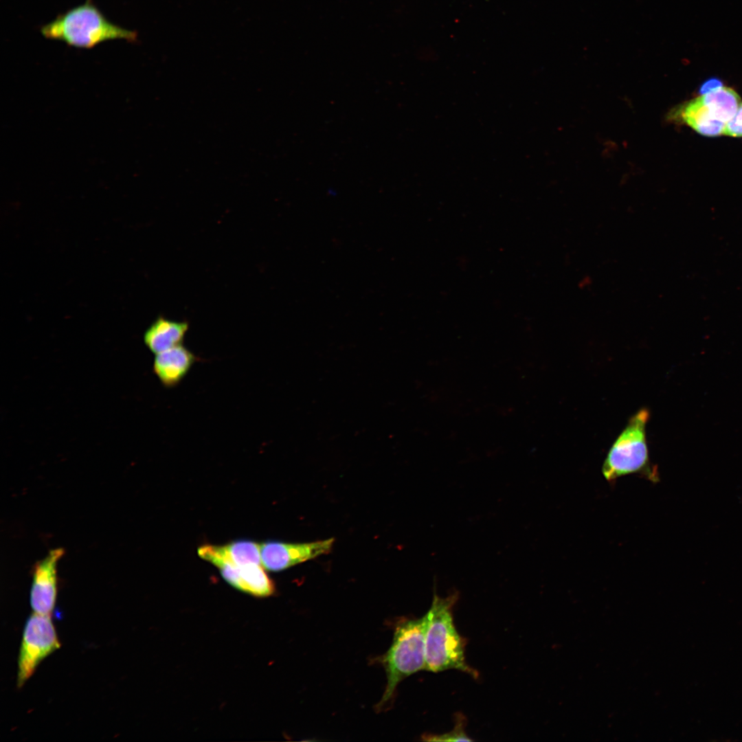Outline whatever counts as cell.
Returning <instances> with one entry per match:
<instances>
[{
    "mask_svg": "<svg viewBox=\"0 0 742 742\" xmlns=\"http://www.w3.org/2000/svg\"><path fill=\"white\" fill-rule=\"evenodd\" d=\"M333 543V538L303 543L265 542L260 545L261 563L266 570L269 571L283 570L328 553Z\"/></svg>",
    "mask_w": 742,
    "mask_h": 742,
    "instance_id": "obj_7",
    "label": "cell"
},
{
    "mask_svg": "<svg viewBox=\"0 0 742 742\" xmlns=\"http://www.w3.org/2000/svg\"><path fill=\"white\" fill-rule=\"evenodd\" d=\"M465 719L458 715L456 719L454 728L449 732L441 734L424 735L423 739L429 741H471L472 739L464 732Z\"/></svg>",
    "mask_w": 742,
    "mask_h": 742,
    "instance_id": "obj_13",
    "label": "cell"
},
{
    "mask_svg": "<svg viewBox=\"0 0 742 742\" xmlns=\"http://www.w3.org/2000/svg\"><path fill=\"white\" fill-rule=\"evenodd\" d=\"M723 135L733 137H742V102L734 115L726 124Z\"/></svg>",
    "mask_w": 742,
    "mask_h": 742,
    "instance_id": "obj_14",
    "label": "cell"
},
{
    "mask_svg": "<svg viewBox=\"0 0 742 742\" xmlns=\"http://www.w3.org/2000/svg\"><path fill=\"white\" fill-rule=\"evenodd\" d=\"M649 411L642 408L634 414L616 440L611 445L601 472L610 484L625 475L637 474L657 483L660 475L657 466L650 460L647 441V424Z\"/></svg>",
    "mask_w": 742,
    "mask_h": 742,
    "instance_id": "obj_3",
    "label": "cell"
},
{
    "mask_svg": "<svg viewBox=\"0 0 742 742\" xmlns=\"http://www.w3.org/2000/svg\"><path fill=\"white\" fill-rule=\"evenodd\" d=\"M63 554V548L53 549L33 566L30 601L34 613L52 615L57 595L56 565Z\"/></svg>",
    "mask_w": 742,
    "mask_h": 742,
    "instance_id": "obj_8",
    "label": "cell"
},
{
    "mask_svg": "<svg viewBox=\"0 0 742 742\" xmlns=\"http://www.w3.org/2000/svg\"><path fill=\"white\" fill-rule=\"evenodd\" d=\"M427 622L426 614L419 618L401 620L395 627L392 644L381 659L386 673L387 685L377 705L379 709L392 699L402 680L425 670Z\"/></svg>",
    "mask_w": 742,
    "mask_h": 742,
    "instance_id": "obj_4",
    "label": "cell"
},
{
    "mask_svg": "<svg viewBox=\"0 0 742 742\" xmlns=\"http://www.w3.org/2000/svg\"><path fill=\"white\" fill-rule=\"evenodd\" d=\"M198 360L182 344L155 355L153 372L164 387H174L181 382Z\"/></svg>",
    "mask_w": 742,
    "mask_h": 742,
    "instance_id": "obj_9",
    "label": "cell"
},
{
    "mask_svg": "<svg viewBox=\"0 0 742 742\" xmlns=\"http://www.w3.org/2000/svg\"><path fill=\"white\" fill-rule=\"evenodd\" d=\"M218 569L228 583L245 593L256 597H267L275 592L274 583L260 565L238 566L225 564Z\"/></svg>",
    "mask_w": 742,
    "mask_h": 742,
    "instance_id": "obj_10",
    "label": "cell"
},
{
    "mask_svg": "<svg viewBox=\"0 0 742 742\" xmlns=\"http://www.w3.org/2000/svg\"><path fill=\"white\" fill-rule=\"evenodd\" d=\"M741 100L732 88L722 87L691 99L673 110V120L686 124L706 137L723 135Z\"/></svg>",
    "mask_w": 742,
    "mask_h": 742,
    "instance_id": "obj_5",
    "label": "cell"
},
{
    "mask_svg": "<svg viewBox=\"0 0 742 742\" xmlns=\"http://www.w3.org/2000/svg\"><path fill=\"white\" fill-rule=\"evenodd\" d=\"M458 599L457 592L446 597L434 594L431 605L427 612L425 670L438 673L456 669L476 678L477 672L465 661V642L453 623V608Z\"/></svg>",
    "mask_w": 742,
    "mask_h": 742,
    "instance_id": "obj_1",
    "label": "cell"
},
{
    "mask_svg": "<svg viewBox=\"0 0 742 742\" xmlns=\"http://www.w3.org/2000/svg\"><path fill=\"white\" fill-rule=\"evenodd\" d=\"M60 647L51 616L33 612L23 629L18 657L17 687L23 686L40 662Z\"/></svg>",
    "mask_w": 742,
    "mask_h": 742,
    "instance_id": "obj_6",
    "label": "cell"
},
{
    "mask_svg": "<svg viewBox=\"0 0 742 742\" xmlns=\"http://www.w3.org/2000/svg\"><path fill=\"white\" fill-rule=\"evenodd\" d=\"M41 34L46 38L60 41L76 48L91 49L107 41L123 39L137 42L136 31L109 21L93 3L86 1L43 25Z\"/></svg>",
    "mask_w": 742,
    "mask_h": 742,
    "instance_id": "obj_2",
    "label": "cell"
},
{
    "mask_svg": "<svg viewBox=\"0 0 742 742\" xmlns=\"http://www.w3.org/2000/svg\"><path fill=\"white\" fill-rule=\"evenodd\" d=\"M189 323L158 317L146 329L144 335V344L150 352L157 355L182 344Z\"/></svg>",
    "mask_w": 742,
    "mask_h": 742,
    "instance_id": "obj_12",
    "label": "cell"
},
{
    "mask_svg": "<svg viewBox=\"0 0 742 742\" xmlns=\"http://www.w3.org/2000/svg\"><path fill=\"white\" fill-rule=\"evenodd\" d=\"M198 554L217 567L225 564L262 565L260 545L250 541H236L225 546H202L198 549Z\"/></svg>",
    "mask_w": 742,
    "mask_h": 742,
    "instance_id": "obj_11",
    "label": "cell"
},
{
    "mask_svg": "<svg viewBox=\"0 0 742 742\" xmlns=\"http://www.w3.org/2000/svg\"><path fill=\"white\" fill-rule=\"evenodd\" d=\"M723 87L721 81L715 78L705 81L699 89L700 95H703Z\"/></svg>",
    "mask_w": 742,
    "mask_h": 742,
    "instance_id": "obj_15",
    "label": "cell"
}]
</instances>
